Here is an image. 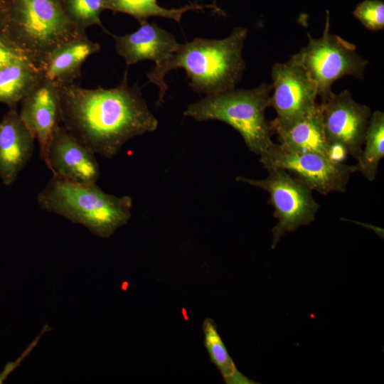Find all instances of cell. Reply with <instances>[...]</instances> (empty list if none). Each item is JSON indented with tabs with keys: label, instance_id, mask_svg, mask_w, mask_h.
I'll list each match as a JSON object with an SVG mask.
<instances>
[{
	"label": "cell",
	"instance_id": "1",
	"mask_svg": "<svg viewBox=\"0 0 384 384\" xmlns=\"http://www.w3.org/2000/svg\"><path fill=\"white\" fill-rule=\"evenodd\" d=\"M57 87L63 127L95 154L111 159L129 139L157 129L140 88L128 84L127 70L112 88H83L74 82Z\"/></svg>",
	"mask_w": 384,
	"mask_h": 384
},
{
	"label": "cell",
	"instance_id": "2",
	"mask_svg": "<svg viewBox=\"0 0 384 384\" xmlns=\"http://www.w3.org/2000/svg\"><path fill=\"white\" fill-rule=\"evenodd\" d=\"M247 36V28L237 27L223 39L196 38L180 44L169 58L146 75L149 82L159 87L156 106L164 103L168 89L166 74L176 68L185 70L189 85L198 94L213 95L235 89L245 70L242 49Z\"/></svg>",
	"mask_w": 384,
	"mask_h": 384
},
{
	"label": "cell",
	"instance_id": "3",
	"mask_svg": "<svg viewBox=\"0 0 384 384\" xmlns=\"http://www.w3.org/2000/svg\"><path fill=\"white\" fill-rule=\"evenodd\" d=\"M42 210L82 225L102 238L110 237L131 218L132 199L109 194L96 183L70 181L53 175L37 195Z\"/></svg>",
	"mask_w": 384,
	"mask_h": 384
},
{
	"label": "cell",
	"instance_id": "4",
	"mask_svg": "<svg viewBox=\"0 0 384 384\" xmlns=\"http://www.w3.org/2000/svg\"><path fill=\"white\" fill-rule=\"evenodd\" d=\"M0 32L36 63L51 50L81 32L61 0H5Z\"/></svg>",
	"mask_w": 384,
	"mask_h": 384
},
{
	"label": "cell",
	"instance_id": "5",
	"mask_svg": "<svg viewBox=\"0 0 384 384\" xmlns=\"http://www.w3.org/2000/svg\"><path fill=\"white\" fill-rule=\"evenodd\" d=\"M272 83L262 82L252 89H233L188 105L186 117L197 121L223 122L242 136L249 150L260 155L272 143L271 122L265 111L270 105Z\"/></svg>",
	"mask_w": 384,
	"mask_h": 384
},
{
	"label": "cell",
	"instance_id": "6",
	"mask_svg": "<svg viewBox=\"0 0 384 384\" xmlns=\"http://www.w3.org/2000/svg\"><path fill=\"white\" fill-rule=\"evenodd\" d=\"M323 33L319 38L307 34L308 43L294 54L315 83L321 101L332 93V85L346 75L363 79L369 63L359 55L355 45L330 33V16L326 11Z\"/></svg>",
	"mask_w": 384,
	"mask_h": 384
},
{
	"label": "cell",
	"instance_id": "7",
	"mask_svg": "<svg viewBox=\"0 0 384 384\" xmlns=\"http://www.w3.org/2000/svg\"><path fill=\"white\" fill-rule=\"evenodd\" d=\"M268 175L262 179L238 176L236 180L260 188L270 194V202L277 219L272 228L271 248H275L281 238L298 228L308 225L315 220L319 205L312 196V189L287 171L267 169Z\"/></svg>",
	"mask_w": 384,
	"mask_h": 384
},
{
	"label": "cell",
	"instance_id": "8",
	"mask_svg": "<svg viewBox=\"0 0 384 384\" xmlns=\"http://www.w3.org/2000/svg\"><path fill=\"white\" fill-rule=\"evenodd\" d=\"M259 161L266 169L287 171L324 195L344 192L351 175L357 171L356 165H348L318 153L293 151L274 142L260 154Z\"/></svg>",
	"mask_w": 384,
	"mask_h": 384
},
{
	"label": "cell",
	"instance_id": "9",
	"mask_svg": "<svg viewBox=\"0 0 384 384\" xmlns=\"http://www.w3.org/2000/svg\"><path fill=\"white\" fill-rule=\"evenodd\" d=\"M272 91L270 105L276 112L271 122L272 132L289 127L317 105L315 83L308 72L293 55L284 63L272 68Z\"/></svg>",
	"mask_w": 384,
	"mask_h": 384
},
{
	"label": "cell",
	"instance_id": "10",
	"mask_svg": "<svg viewBox=\"0 0 384 384\" xmlns=\"http://www.w3.org/2000/svg\"><path fill=\"white\" fill-rule=\"evenodd\" d=\"M325 136L333 149L359 157L372 112L357 102L350 92H334L319 103Z\"/></svg>",
	"mask_w": 384,
	"mask_h": 384
},
{
	"label": "cell",
	"instance_id": "11",
	"mask_svg": "<svg viewBox=\"0 0 384 384\" xmlns=\"http://www.w3.org/2000/svg\"><path fill=\"white\" fill-rule=\"evenodd\" d=\"M44 163L53 175L80 183H96L100 172L95 154L63 126L55 130Z\"/></svg>",
	"mask_w": 384,
	"mask_h": 384
},
{
	"label": "cell",
	"instance_id": "12",
	"mask_svg": "<svg viewBox=\"0 0 384 384\" xmlns=\"http://www.w3.org/2000/svg\"><path fill=\"white\" fill-rule=\"evenodd\" d=\"M21 102L20 118L38 141L44 161L50 140L61 123L58 87L42 78Z\"/></svg>",
	"mask_w": 384,
	"mask_h": 384
},
{
	"label": "cell",
	"instance_id": "13",
	"mask_svg": "<svg viewBox=\"0 0 384 384\" xmlns=\"http://www.w3.org/2000/svg\"><path fill=\"white\" fill-rule=\"evenodd\" d=\"M139 28L124 36L110 33L115 41V49L127 66L142 60H153L158 65L169 58L180 43L170 32L154 22L139 21Z\"/></svg>",
	"mask_w": 384,
	"mask_h": 384
},
{
	"label": "cell",
	"instance_id": "14",
	"mask_svg": "<svg viewBox=\"0 0 384 384\" xmlns=\"http://www.w3.org/2000/svg\"><path fill=\"white\" fill-rule=\"evenodd\" d=\"M35 138L12 109L0 122V178L4 184L11 185L31 159Z\"/></svg>",
	"mask_w": 384,
	"mask_h": 384
},
{
	"label": "cell",
	"instance_id": "15",
	"mask_svg": "<svg viewBox=\"0 0 384 384\" xmlns=\"http://www.w3.org/2000/svg\"><path fill=\"white\" fill-rule=\"evenodd\" d=\"M100 50L99 43L84 35L55 47L43 56L36 66L46 80L56 85L73 83L80 77L86 59Z\"/></svg>",
	"mask_w": 384,
	"mask_h": 384
},
{
	"label": "cell",
	"instance_id": "16",
	"mask_svg": "<svg viewBox=\"0 0 384 384\" xmlns=\"http://www.w3.org/2000/svg\"><path fill=\"white\" fill-rule=\"evenodd\" d=\"M273 132L277 134L279 144L288 150L318 153L336 159L326 139L319 103L289 127Z\"/></svg>",
	"mask_w": 384,
	"mask_h": 384
},
{
	"label": "cell",
	"instance_id": "17",
	"mask_svg": "<svg viewBox=\"0 0 384 384\" xmlns=\"http://www.w3.org/2000/svg\"><path fill=\"white\" fill-rule=\"evenodd\" d=\"M42 79L31 60H16L0 70V102L12 106L26 97Z\"/></svg>",
	"mask_w": 384,
	"mask_h": 384
},
{
	"label": "cell",
	"instance_id": "18",
	"mask_svg": "<svg viewBox=\"0 0 384 384\" xmlns=\"http://www.w3.org/2000/svg\"><path fill=\"white\" fill-rule=\"evenodd\" d=\"M104 9L131 15L138 21L151 16H159L171 18L178 23L181 22L183 14L188 11L209 9L220 11L215 4L202 5L191 3L178 9H166L160 6L157 0H104Z\"/></svg>",
	"mask_w": 384,
	"mask_h": 384
},
{
	"label": "cell",
	"instance_id": "19",
	"mask_svg": "<svg viewBox=\"0 0 384 384\" xmlns=\"http://www.w3.org/2000/svg\"><path fill=\"white\" fill-rule=\"evenodd\" d=\"M384 156V113L372 112L366 129L361 153L357 159V171L368 181L376 178L380 161Z\"/></svg>",
	"mask_w": 384,
	"mask_h": 384
},
{
	"label": "cell",
	"instance_id": "20",
	"mask_svg": "<svg viewBox=\"0 0 384 384\" xmlns=\"http://www.w3.org/2000/svg\"><path fill=\"white\" fill-rule=\"evenodd\" d=\"M203 331L204 334V346L208 351L210 361L216 366L225 383H257L254 380L249 379L237 368L218 334L217 325L212 319L207 318L203 321Z\"/></svg>",
	"mask_w": 384,
	"mask_h": 384
},
{
	"label": "cell",
	"instance_id": "21",
	"mask_svg": "<svg viewBox=\"0 0 384 384\" xmlns=\"http://www.w3.org/2000/svg\"><path fill=\"white\" fill-rule=\"evenodd\" d=\"M67 15L81 32L85 33L92 26L105 28L100 20L104 9V0H61Z\"/></svg>",
	"mask_w": 384,
	"mask_h": 384
},
{
	"label": "cell",
	"instance_id": "22",
	"mask_svg": "<svg viewBox=\"0 0 384 384\" xmlns=\"http://www.w3.org/2000/svg\"><path fill=\"white\" fill-rule=\"evenodd\" d=\"M353 15L370 31H377L384 28V3L381 0L361 2L355 8Z\"/></svg>",
	"mask_w": 384,
	"mask_h": 384
},
{
	"label": "cell",
	"instance_id": "23",
	"mask_svg": "<svg viewBox=\"0 0 384 384\" xmlns=\"http://www.w3.org/2000/svg\"><path fill=\"white\" fill-rule=\"evenodd\" d=\"M23 59L32 60L23 50L0 32V70L16 60Z\"/></svg>",
	"mask_w": 384,
	"mask_h": 384
},
{
	"label": "cell",
	"instance_id": "24",
	"mask_svg": "<svg viewBox=\"0 0 384 384\" xmlns=\"http://www.w3.org/2000/svg\"><path fill=\"white\" fill-rule=\"evenodd\" d=\"M1 14H2V2H0V23H1Z\"/></svg>",
	"mask_w": 384,
	"mask_h": 384
},
{
	"label": "cell",
	"instance_id": "25",
	"mask_svg": "<svg viewBox=\"0 0 384 384\" xmlns=\"http://www.w3.org/2000/svg\"><path fill=\"white\" fill-rule=\"evenodd\" d=\"M5 1V0H0V2H3V1Z\"/></svg>",
	"mask_w": 384,
	"mask_h": 384
}]
</instances>
